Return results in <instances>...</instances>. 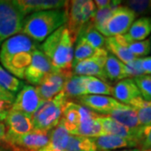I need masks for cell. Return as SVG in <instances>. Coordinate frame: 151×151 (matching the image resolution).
Listing matches in <instances>:
<instances>
[{
    "label": "cell",
    "instance_id": "1",
    "mask_svg": "<svg viewBox=\"0 0 151 151\" xmlns=\"http://www.w3.org/2000/svg\"><path fill=\"white\" fill-rule=\"evenodd\" d=\"M40 45L27 35L19 33L5 40L0 47V62L3 67L17 78L24 79L32 59L33 52Z\"/></svg>",
    "mask_w": 151,
    "mask_h": 151
},
{
    "label": "cell",
    "instance_id": "2",
    "mask_svg": "<svg viewBox=\"0 0 151 151\" xmlns=\"http://www.w3.org/2000/svg\"><path fill=\"white\" fill-rule=\"evenodd\" d=\"M76 40L64 24L51 34L40 45V50L56 70L70 71Z\"/></svg>",
    "mask_w": 151,
    "mask_h": 151
},
{
    "label": "cell",
    "instance_id": "3",
    "mask_svg": "<svg viewBox=\"0 0 151 151\" xmlns=\"http://www.w3.org/2000/svg\"><path fill=\"white\" fill-rule=\"evenodd\" d=\"M66 14L63 9L40 11L24 17L21 33L37 43L47 38L66 24Z\"/></svg>",
    "mask_w": 151,
    "mask_h": 151
},
{
    "label": "cell",
    "instance_id": "4",
    "mask_svg": "<svg viewBox=\"0 0 151 151\" xmlns=\"http://www.w3.org/2000/svg\"><path fill=\"white\" fill-rule=\"evenodd\" d=\"M67 102L68 98L63 91L52 99L43 101L31 115L33 129L44 132L53 129L60 121Z\"/></svg>",
    "mask_w": 151,
    "mask_h": 151
},
{
    "label": "cell",
    "instance_id": "5",
    "mask_svg": "<svg viewBox=\"0 0 151 151\" xmlns=\"http://www.w3.org/2000/svg\"><path fill=\"white\" fill-rule=\"evenodd\" d=\"M64 10L66 14V27L71 36L76 40L79 33L89 24L96 12V6L92 0L66 1Z\"/></svg>",
    "mask_w": 151,
    "mask_h": 151
},
{
    "label": "cell",
    "instance_id": "6",
    "mask_svg": "<svg viewBox=\"0 0 151 151\" xmlns=\"http://www.w3.org/2000/svg\"><path fill=\"white\" fill-rule=\"evenodd\" d=\"M24 17L14 0H0V40L21 32Z\"/></svg>",
    "mask_w": 151,
    "mask_h": 151
},
{
    "label": "cell",
    "instance_id": "7",
    "mask_svg": "<svg viewBox=\"0 0 151 151\" xmlns=\"http://www.w3.org/2000/svg\"><path fill=\"white\" fill-rule=\"evenodd\" d=\"M50 132L33 129L23 135H6L5 142L13 151H37L48 144Z\"/></svg>",
    "mask_w": 151,
    "mask_h": 151
},
{
    "label": "cell",
    "instance_id": "8",
    "mask_svg": "<svg viewBox=\"0 0 151 151\" xmlns=\"http://www.w3.org/2000/svg\"><path fill=\"white\" fill-rule=\"evenodd\" d=\"M136 17L137 15L128 7L119 5L105 23L101 34L107 38L125 35L134 22Z\"/></svg>",
    "mask_w": 151,
    "mask_h": 151
},
{
    "label": "cell",
    "instance_id": "9",
    "mask_svg": "<svg viewBox=\"0 0 151 151\" xmlns=\"http://www.w3.org/2000/svg\"><path fill=\"white\" fill-rule=\"evenodd\" d=\"M108 55L106 49H99L96 55L90 59L82 60L72 66V74L84 76H93L108 82L104 71V64Z\"/></svg>",
    "mask_w": 151,
    "mask_h": 151
},
{
    "label": "cell",
    "instance_id": "10",
    "mask_svg": "<svg viewBox=\"0 0 151 151\" xmlns=\"http://www.w3.org/2000/svg\"><path fill=\"white\" fill-rule=\"evenodd\" d=\"M55 70H57L40 49L33 52L31 62L25 70L24 79L29 84L39 86L47 76Z\"/></svg>",
    "mask_w": 151,
    "mask_h": 151
},
{
    "label": "cell",
    "instance_id": "11",
    "mask_svg": "<svg viewBox=\"0 0 151 151\" xmlns=\"http://www.w3.org/2000/svg\"><path fill=\"white\" fill-rule=\"evenodd\" d=\"M71 74L72 70L63 71L57 70L47 76L42 82L35 87L41 100H50L62 92L65 81Z\"/></svg>",
    "mask_w": 151,
    "mask_h": 151
},
{
    "label": "cell",
    "instance_id": "12",
    "mask_svg": "<svg viewBox=\"0 0 151 151\" xmlns=\"http://www.w3.org/2000/svg\"><path fill=\"white\" fill-rule=\"evenodd\" d=\"M43 101L38 94L36 88L31 85H24L21 90L18 92L11 110L19 111L31 116Z\"/></svg>",
    "mask_w": 151,
    "mask_h": 151
},
{
    "label": "cell",
    "instance_id": "13",
    "mask_svg": "<svg viewBox=\"0 0 151 151\" xmlns=\"http://www.w3.org/2000/svg\"><path fill=\"white\" fill-rule=\"evenodd\" d=\"M76 99L81 105L100 115H108L112 111L124 105L115 98L109 96L84 95Z\"/></svg>",
    "mask_w": 151,
    "mask_h": 151
},
{
    "label": "cell",
    "instance_id": "14",
    "mask_svg": "<svg viewBox=\"0 0 151 151\" xmlns=\"http://www.w3.org/2000/svg\"><path fill=\"white\" fill-rule=\"evenodd\" d=\"M6 135H23L33 130L31 116L9 109L4 120Z\"/></svg>",
    "mask_w": 151,
    "mask_h": 151
},
{
    "label": "cell",
    "instance_id": "15",
    "mask_svg": "<svg viewBox=\"0 0 151 151\" xmlns=\"http://www.w3.org/2000/svg\"><path fill=\"white\" fill-rule=\"evenodd\" d=\"M14 3L24 16L40 11L63 9L66 1L61 0H14Z\"/></svg>",
    "mask_w": 151,
    "mask_h": 151
},
{
    "label": "cell",
    "instance_id": "16",
    "mask_svg": "<svg viewBox=\"0 0 151 151\" xmlns=\"http://www.w3.org/2000/svg\"><path fill=\"white\" fill-rule=\"evenodd\" d=\"M92 139L97 146V151L116 150L122 149L139 148V144L137 141L124 139L116 135L104 134Z\"/></svg>",
    "mask_w": 151,
    "mask_h": 151
},
{
    "label": "cell",
    "instance_id": "17",
    "mask_svg": "<svg viewBox=\"0 0 151 151\" xmlns=\"http://www.w3.org/2000/svg\"><path fill=\"white\" fill-rule=\"evenodd\" d=\"M98 121L102 124L104 134H112L119 136L124 139H128L131 140H134L138 142V134L139 129L131 130L129 128L118 123L114 119L110 118L107 115H100L98 116ZM139 144V143H138Z\"/></svg>",
    "mask_w": 151,
    "mask_h": 151
},
{
    "label": "cell",
    "instance_id": "18",
    "mask_svg": "<svg viewBox=\"0 0 151 151\" xmlns=\"http://www.w3.org/2000/svg\"><path fill=\"white\" fill-rule=\"evenodd\" d=\"M113 96L119 103L125 105H129L135 98L141 97L139 88L133 78H126L119 81L113 86Z\"/></svg>",
    "mask_w": 151,
    "mask_h": 151
},
{
    "label": "cell",
    "instance_id": "19",
    "mask_svg": "<svg viewBox=\"0 0 151 151\" xmlns=\"http://www.w3.org/2000/svg\"><path fill=\"white\" fill-rule=\"evenodd\" d=\"M70 134L65 129L63 122L60 121L53 129L50 131L48 144L37 151H63L68 144Z\"/></svg>",
    "mask_w": 151,
    "mask_h": 151
},
{
    "label": "cell",
    "instance_id": "20",
    "mask_svg": "<svg viewBox=\"0 0 151 151\" xmlns=\"http://www.w3.org/2000/svg\"><path fill=\"white\" fill-rule=\"evenodd\" d=\"M107 116L131 130H138L141 127L135 111L129 105L124 104L120 108L112 111Z\"/></svg>",
    "mask_w": 151,
    "mask_h": 151
},
{
    "label": "cell",
    "instance_id": "21",
    "mask_svg": "<svg viewBox=\"0 0 151 151\" xmlns=\"http://www.w3.org/2000/svg\"><path fill=\"white\" fill-rule=\"evenodd\" d=\"M104 71L108 81H118L128 78L125 64L110 53L104 64Z\"/></svg>",
    "mask_w": 151,
    "mask_h": 151
},
{
    "label": "cell",
    "instance_id": "22",
    "mask_svg": "<svg viewBox=\"0 0 151 151\" xmlns=\"http://www.w3.org/2000/svg\"><path fill=\"white\" fill-rule=\"evenodd\" d=\"M125 35L133 41L146 40L151 35V16L141 17L134 20Z\"/></svg>",
    "mask_w": 151,
    "mask_h": 151
},
{
    "label": "cell",
    "instance_id": "23",
    "mask_svg": "<svg viewBox=\"0 0 151 151\" xmlns=\"http://www.w3.org/2000/svg\"><path fill=\"white\" fill-rule=\"evenodd\" d=\"M86 76L78 75H71L68 77L64 86L63 92H65L66 97L77 98L86 94Z\"/></svg>",
    "mask_w": 151,
    "mask_h": 151
},
{
    "label": "cell",
    "instance_id": "24",
    "mask_svg": "<svg viewBox=\"0 0 151 151\" xmlns=\"http://www.w3.org/2000/svg\"><path fill=\"white\" fill-rule=\"evenodd\" d=\"M121 44L125 45L128 50L136 58L148 55L151 52V45L150 39H146L142 41H133L126 35L114 36Z\"/></svg>",
    "mask_w": 151,
    "mask_h": 151
},
{
    "label": "cell",
    "instance_id": "25",
    "mask_svg": "<svg viewBox=\"0 0 151 151\" xmlns=\"http://www.w3.org/2000/svg\"><path fill=\"white\" fill-rule=\"evenodd\" d=\"M105 49L113 55L124 64H128L136 59L134 55L131 54L128 48L121 44L115 37H108L105 40Z\"/></svg>",
    "mask_w": 151,
    "mask_h": 151
},
{
    "label": "cell",
    "instance_id": "26",
    "mask_svg": "<svg viewBox=\"0 0 151 151\" xmlns=\"http://www.w3.org/2000/svg\"><path fill=\"white\" fill-rule=\"evenodd\" d=\"M97 118L88 119L80 123L75 131L70 135L82 136L86 138H96L101 135H104L102 124H100Z\"/></svg>",
    "mask_w": 151,
    "mask_h": 151
},
{
    "label": "cell",
    "instance_id": "27",
    "mask_svg": "<svg viewBox=\"0 0 151 151\" xmlns=\"http://www.w3.org/2000/svg\"><path fill=\"white\" fill-rule=\"evenodd\" d=\"M98 50L94 49L86 41L84 38L79 35L76 40V47L74 48V55H73V61L72 66L76 65L77 63L82 60L90 59L93 57Z\"/></svg>",
    "mask_w": 151,
    "mask_h": 151
},
{
    "label": "cell",
    "instance_id": "28",
    "mask_svg": "<svg viewBox=\"0 0 151 151\" xmlns=\"http://www.w3.org/2000/svg\"><path fill=\"white\" fill-rule=\"evenodd\" d=\"M129 106L135 111L141 126L151 125V102L139 97L133 100Z\"/></svg>",
    "mask_w": 151,
    "mask_h": 151
},
{
    "label": "cell",
    "instance_id": "29",
    "mask_svg": "<svg viewBox=\"0 0 151 151\" xmlns=\"http://www.w3.org/2000/svg\"><path fill=\"white\" fill-rule=\"evenodd\" d=\"M86 95H101V96H113V86L108 82L93 76H86Z\"/></svg>",
    "mask_w": 151,
    "mask_h": 151
},
{
    "label": "cell",
    "instance_id": "30",
    "mask_svg": "<svg viewBox=\"0 0 151 151\" xmlns=\"http://www.w3.org/2000/svg\"><path fill=\"white\" fill-rule=\"evenodd\" d=\"M79 35L84 38L86 42L94 49H105L106 38L101 33L97 31V29L92 25L91 22L81 29L79 33Z\"/></svg>",
    "mask_w": 151,
    "mask_h": 151
},
{
    "label": "cell",
    "instance_id": "31",
    "mask_svg": "<svg viewBox=\"0 0 151 151\" xmlns=\"http://www.w3.org/2000/svg\"><path fill=\"white\" fill-rule=\"evenodd\" d=\"M65 150L97 151V149L92 138H86V137H82V136L70 134Z\"/></svg>",
    "mask_w": 151,
    "mask_h": 151
},
{
    "label": "cell",
    "instance_id": "32",
    "mask_svg": "<svg viewBox=\"0 0 151 151\" xmlns=\"http://www.w3.org/2000/svg\"><path fill=\"white\" fill-rule=\"evenodd\" d=\"M24 86V83L0 65V86L13 94H16Z\"/></svg>",
    "mask_w": 151,
    "mask_h": 151
},
{
    "label": "cell",
    "instance_id": "33",
    "mask_svg": "<svg viewBox=\"0 0 151 151\" xmlns=\"http://www.w3.org/2000/svg\"><path fill=\"white\" fill-rule=\"evenodd\" d=\"M124 6L128 7L136 15L151 14V0H129L125 1Z\"/></svg>",
    "mask_w": 151,
    "mask_h": 151
},
{
    "label": "cell",
    "instance_id": "34",
    "mask_svg": "<svg viewBox=\"0 0 151 151\" xmlns=\"http://www.w3.org/2000/svg\"><path fill=\"white\" fill-rule=\"evenodd\" d=\"M134 81L139 88L141 97L145 101L151 102V76H140L134 78Z\"/></svg>",
    "mask_w": 151,
    "mask_h": 151
},
{
    "label": "cell",
    "instance_id": "35",
    "mask_svg": "<svg viewBox=\"0 0 151 151\" xmlns=\"http://www.w3.org/2000/svg\"><path fill=\"white\" fill-rule=\"evenodd\" d=\"M139 149L141 150H151V125L141 126L138 134Z\"/></svg>",
    "mask_w": 151,
    "mask_h": 151
},
{
    "label": "cell",
    "instance_id": "36",
    "mask_svg": "<svg viewBox=\"0 0 151 151\" xmlns=\"http://www.w3.org/2000/svg\"><path fill=\"white\" fill-rule=\"evenodd\" d=\"M125 68L128 78H135L140 76L145 75L141 65V58H136L129 63L125 64Z\"/></svg>",
    "mask_w": 151,
    "mask_h": 151
},
{
    "label": "cell",
    "instance_id": "37",
    "mask_svg": "<svg viewBox=\"0 0 151 151\" xmlns=\"http://www.w3.org/2000/svg\"><path fill=\"white\" fill-rule=\"evenodd\" d=\"M15 99V95L11 93V92L6 91L5 89H4L2 86H0V101L1 102H4L12 105L13 103L14 102Z\"/></svg>",
    "mask_w": 151,
    "mask_h": 151
},
{
    "label": "cell",
    "instance_id": "38",
    "mask_svg": "<svg viewBox=\"0 0 151 151\" xmlns=\"http://www.w3.org/2000/svg\"><path fill=\"white\" fill-rule=\"evenodd\" d=\"M141 65L145 75L151 76V56L141 58Z\"/></svg>",
    "mask_w": 151,
    "mask_h": 151
},
{
    "label": "cell",
    "instance_id": "39",
    "mask_svg": "<svg viewBox=\"0 0 151 151\" xmlns=\"http://www.w3.org/2000/svg\"><path fill=\"white\" fill-rule=\"evenodd\" d=\"M110 4H111L110 0H96V1H94V4L96 6L97 10H100V9H103L107 8L110 5Z\"/></svg>",
    "mask_w": 151,
    "mask_h": 151
},
{
    "label": "cell",
    "instance_id": "40",
    "mask_svg": "<svg viewBox=\"0 0 151 151\" xmlns=\"http://www.w3.org/2000/svg\"><path fill=\"white\" fill-rule=\"evenodd\" d=\"M6 127L4 123L0 122V143L5 142Z\"/></svg>",
    "mask_w": 151,
    "mask_h": 151
},
{
    "label": "cell",
    "instance_id": "41",
    "mask_svg": "<svg viewBox=\"0 0 151 151\" xmlns=\"http://www.w3.org/2000/svg\"><path fill=\"white\" fill-rule=\"evenodd\" d=\"M10 108V104H8V103H4V102L0 101V110H9Z\"/></svg>",
    "mask_w": 151,
    "mask_h": 151
},
{
    "label": "cell",
    "instance_id": "42",
    "mask_svg": "<svg viewBox=\"0 0 151 151\" xmlns=\"http://www.w3.org/2000/svg\"><path fill=\"white\" fill-rule=\"evenodd\" d=\"M8 111L9 110H0V122L4 121L8 114Z\"/></svg>",
    "mask_w": 151,
    "mask_h": 151
},
{
    "label": "cell",
    "instance_id": "43",
    "mask_svg": "<svg viewBox=\"0 0 151 151\" xmlns=\"http://www.w3.org/2000/svg\"><path fill=\"white\" fill-rule=\"evenodd\" d=\"M107 151H142L139 148H132V149H122V150H107Z\"/></svg>",
    "mask_w": 151,
    "mask_h": 151
},
{
    "label": "cell",
    "instance_id": "44",
    "mask_svg": "<svg viewBox=\"0 0 151 151\" xmlns=\"http://www.w3.org/2000/svg\"><path fill=\"white\" fill-rule=\"evenodd\" d=\"M0 151H10L9 149H6V148H0Z\"/></svg>",
    "mask_w": 151,
    "mask_h": 151
},
{
    "label": "cell",
    "instance_id": "45",
    "mask_svg": "<svg viewBox=\"0 0 151 151\" xmlns=\"http://www.w3.org/2000/svg\"><path fill=\"white\" fill-rule=\"evenodd\" d=\"M1 45H2V40H0V47H1Z\"/></svg>",
    "mask_w": 151,
    "mask_h": 151
},
{
    "label": "cell",
    "instance_id": "46",
    "mask_svg": "<svg viewBox=\"0 0 151 151\" xmlns=\"http://www.w3.org/2000/svg\"><path fill=\"white\" fill-rule=\"evenodd\" d=\"M150 45H151V37H150Z\"/></svg>",
    "mask_w": 151,
    "mask_h": 151
},
{
    "label": "cell",
    "instance_id": "47",
    "mask_svg": "<svg viewBox=\"0 0 151 151\" xmlns=\"http://www.w3.org/2000/svg\"><path fill=\"white\" fill-rule=\"evenodd\" d=\"M142 151H151V150H142Z\"/></svg>",
    "mask_w": 151,
    "mask_h": 151
},
{
    "label": "cell",
    "instance_id": "48",
    "mask_svg": "<svg viewBox=\"0 0 151 151\" xmlns=\"http://www.w3.org/2000/svg\"><path fill=\"white\" fill-rule=\"evenodd\" d=\"M63 151H66V150H63Z\"/></svg>",
    "mask_w": 151,
    "mask_h": 151
}]
</instances>
